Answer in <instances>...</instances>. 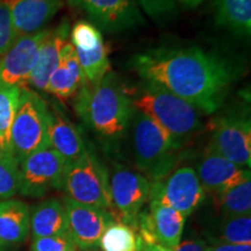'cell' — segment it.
Instances as JSON below:
<instances>
[{"label":"cell","instance_id":"cell-1","mask_svg":"<svg viewBox=\"0 0 251 251\" xmlns=\"http://www.w3.org/2000/svg\"><path fill=\"white\" fill-rule=\"evenodd\" d=\"M130 64L143 81L163 87L203 114L218 111L241 72L231 61L200 47L150 49L134 56Z\"/></svg>","mask_w":251,"mask_h":251},{"label":"cell","instance_id":"cell-2","mask_svg":"<svg viewBox=\"0 0 251 251\" xmlns=\"http://www.w3.org/2000/svg\"><path fill=\"white\" fill-rule=\"evenodd\" d=\"M75 112L100 140L107 144L121 141L131 126L135 108L129 90L112 72L99 83H85L74 97Z\"/></svg>","mask_w":251,"mask_h":251},{"label":"cell","instance_id":"cell-3","mask_svg":"<svg viewBox=\"0 0 251 251\" xmlns=\"http://www.w3.org/2000/svg\"><path fill=\"white\" fill-rule=\"evenodd\" d=\"M129 96L134 108L163 128L177 149L201 129V112L161 86L143 81Z\"/></svg>","mask_w":251,"mask_h":251},{"label":"cell","instance_id":"cell-4","mask_svg":"<svg viewBox=\"0 0 251 251\" xmlns=\"http://www.w3.org/2000/svg\"><path fill=\"white\" fill-rule=\"evenodd\" d=\"M131 127L137 169L152 183L162 180L174 169L178 149L163 128L136 109Z\"/></svg>","mask_w":251,"mask_h":251},{"label":"cell","instance_id":"cell-5","mask_svg":"<svg viewBox=\"0 0 251 251\" xmlns=\"http://www.w3.org/2000/svg\"><path fill=\"white\" fill-rule=\"evenodd\" d=\"M50 148L48 103L29 87L21 89L9 136V150L18 163L31 153Z\"/></svg>","mask_w":251,"mask_h":251},{"label":"cell","instance_id":"cell-6","mask_svg":"<svg viewBox=\"0 0 251 251\" xmlns=\"http://www.w3.org/2000/svg\"><path fill=\"white\" fill-rule=\"evenodd\" d=\"M61 188L69 199L98 207L112 215L107 171L90 149L65 165Z\"/></svg>","mask_w":251,"mask_h":251},{"label":"cell","instance_id":"cell-7","mask_svg":"<svg viewBox=\"0 0 251 251\" xmlns=\"http://www.w3.org/2000/svg\"><path fill=\"white\" fill-rule=\"evenodd\" d=\"M64 158L54 149L46 148L19 162V192L25 197L42 198L62 187Z\"/></svg>","mask_w":251,"mask_h":251},{"label":"cell","instance_id":"cell-8","mask_svg":"<svg viewBox=\"0 0 251 251\" xmlns=\"http://www.w3.org/2000/svg\"><path fill=\"white\" fill-rule=\"evenodd\" d=\"M205 198L206 191L196 170L184 166L162 180L151 183L149 202L171 207L187 218L201 205Z\"/></svg>","mask_w":251,"mask_h":251},{"label":"cell","instance_id":"cell-9","mask_svg":"<svg viewBox=\"0 0 251 251\" xmlns=\"http://www.w3.org/2000/svg\"><path fill=\"white\" fill-rule=\"evenodd\" d=\"M151 183L139 172L126 168H117L109 179V196L112 216L117 222L134 229L137 216L144 203L149 200Z\"/></svg>","mask_w":251,"mask_h":251},{"label":"cell","instance_id":"cell-10","mask_svg":"<svg viewBox=\"0 0 251 251\" xmlns=\"http://www.w3.org/2000/svg\"><path fill=\"white\" fill-rule=\"evenodd\" d=\"M208 149L241 168L250 169V119L224 117L213 121L212 139Z\"/></svg>","mask_w":251,"mask_h":251},{"label":"cell","instance_id":"cell-11","mask_svg":"<svg viewBox=\"0 0 251 251\" xmlns=\"http://www.w3.org/2000/svg\"><path fill=\"white\" fill-rule=\"evenodd\" d=\"M68 219V234L78 249L90 250L99 247L100 238L114 222L108 212L98 207L84 205L68 197L63 198Z\"/></svg>","mask_w":251,"mask_h":251},{"label":"cell","instance_id":"cell-12","mask_svg":"<svg viewBox=\"0 0 251 251\" xmlns=\"http://www.w3.org/2000/svg\"><path fill=\"white\" fill-rule=\"evenodd\" d=\"M103 30L119 33L146 25L135 0H69Z\"/></svg>","mask_w":251,"mask_h":251},{"label":"cell","instance_id":"cell-13","mask_svg":"<svg viewBox=\"0 0 251 251\" xmlns=\"http://www.w3.org/2000/svg\"><path fill=\"white\" fill-rule=\"evenodd\" d=\"M49 30L46 28L33 35L19 37L8 51L0 57V85L27 87L40 48Z\"/></svg>","mask_w":251,"mask_h":251},{"label":"cell","instance_id":"cell-14","mask_svg":"<svg viewBox=\"0 0 251 251\" xmlns=\"http://www.w3.org/2000/svg\"><path fill=\"white\" fill-rule=\"evenodd\" d=\"M196 172L206 192L216 196L250 179V169L241 168L208 148Z\"/></svg>","mask_w":251,"mask_h":251},{"label":"cell","instance_id":"cell-15","mask_svg":"<svg viewBox=\"0 0 251 251\" xmlns=\"http://www.w3.org/2000/svg\"><path fill=\"white\" fill-rule=\"evenodd\" d=\"M11 13L18 37L46 29L49 21L63 7L62 0H1Z\"/></svg>","mask_w":251,"mask_h":251},{"label":"cell","instance_id":"cell-16","mask_svg":"<svg viewBox=\"0 0 251 251\" xmlns=\"http://www.w3.org/2000/svg\"><path fill=\"white\" fill-rule=\"evenodd\" d=\"M48 139L50 148L58 152L67 164L80 157L86 149L79 129L58 102L48 105Z\"/></svg>","mask_w":251,"mask_h":251},{"label":"cell","instance_id":"cell-17","mask_svg":"<svg viewBox=\"0 0 251 251\" xmlns=\"http://www.w3.org/2000/svg\"><path fill=\"white\" fill-rule=\"evenodd\" d=\"M70 28L69 21L63 20L57 27L49 30L48 36L40 48L35 68L28 79L27 87H31L35 92L46 93L50 75L57 67L62 48L70 37Z\"/></svg>","mask_w":251,"mask_h":251},{"label":"cell","instance_id":"cell-18","mask_svg":"<svg viewBox=\"0 0 251 251\" xmlns=\"http://www.w3.org/2000/svg\"><path fill=\"white\" fill-rule=\"evenodd\" d=\"M86 83L75 49L70 41L62 48L59 62L47 84L46 93L51 94L59 100L74 98L81 86Z\"/></svg>","mask_w":251,"mask_h":251},{"label":"cell","instance_id":"cell-19","mask_svg":"<svg viewBox=\"0 0 251 251\" xmlns=\"http://www.w3.org/2000/svg\"><path fill=\"white\" fill-rule=\"evenodd\" d=\"M149 203L147 216L153 236L159 244L172 250L180 243L186 218L171 207L156 202Z\"/></svg>","mask_w":251,"mask_h":251},{"label":"cell","instance_id":"cell-20","mask_svg":"<svg viewBox=\"0 0 251 251\" xmlns=\"http://www.w3.org/2000/svg\"><path fill=\"white\" fill-rule=\"evenodd\" d=\"M30 233V209L17 199L0 201V241L4 246L25 242Z\"/></svg>","mask_w":251,"mask_h":251},{"label":"cell","instance_id":"cell-21","mask_svg":"<svg viewBox=\"0 0 251 251\" xmlns=\"http://www.w3.org/2000/svg\"><path fill=\"white\" fill-rule=\"evenodd\" d=\"M30 233L33 238L68 233L67 213L62 200L49 198L33 207L30 212Z\"/></svg>","mask_w":251,"mask_h":251},{"label":"cell","instance_id":"cell-22","mask_svg":"<svg viewBox=\"0 0 251 251\" xmlns=\"http://www.w3.org/2000/svg\"><path fill=\"white\" fill-rule=\"evenodd\" d=\"M215 25L237 36L251 34V0H218Z\"/></svg>","mask_w":251,"mask_h":251},{"label":"cell","instance_id":"cell-23","mask_svg":"<svg viewBox=\"0 0 251 251\" xmlns=\"http://www.w3.org/2000/svg\"><path fill=\"white\" fill-rule=\"evenodd\" d=\"M75 54H76L77 61L79 63L86 83H99L106 75L111 72L108 48L105 42L93 49H75Z\"/></svg>","mask_w":251,"mask_h":251},{"label":"cell","instance_id":"cell-24","mask_svg":"<svg viewBox=\"0 0 251 251\" xmlns=\"http://www.w3.org/2000/svg\"><path fill=\"white\" fill-rule=\"evenodd\" d=\"M219 209L224 218L251 214V180L218 194Z\"/></svg>","mask_w":251,"mask_h":251},{"label":"cell","instance_id":"cell-25","mask_svg":"<svg viewBox=\"0 0 251 251\" xmlns=\"http://www.w3.org/2000/svg\"><path fill=\"white\" fill-rule=\"evenodd\" d=\"M20 96L21 87L0 85V150H9L11 128Z\"/></svg>","mask_w":251,"mask_h":251},{"label":"cell","instance_id":"cell-26","mask_svg":"<svg viewBox=\"0 0 251 251\" xmlns=\"http://www.w3.org/2000/svg\"><path fill=\"white\" fill-rule=\"evenodd\" d=\"M102 251H136V233L130 226L113 222L100 238Z\"/></svg>","mask_w":251,"mask_h":251},{"label":"cell","instance_id":"cell-27","mask_svg":"<svg viewBox=\"0 0 251 251\" xmlns=\"http://www.w3.org/2000/svg\"><path fill=\"white\" fill-rule=\"evenodd\" d=\"M219 238L222 243L251 244V214L224 218Z\"/></svg>","mask_w":251,"mask_h":251},{"label":"cell","instance_id":"cell-28","mask_svg":"<svg viewBox=\"0 0 251 251\" xmlns=\"http://www.w3.org/2000/svg\"><path fill=\"white\" fill-rule=\"evenodd\" d=\"M19 192V163L9 150H0V201Z\"/></svg>","mask_w":251,"mask_h":251},{"label":"cell","instance_id":"cell-29","mask_svg":"<svg viewBox=\"0 0 251 251\" xmlns=\"http://www.w3.org/2000/svg\"><path fill=\"white\" fill-rule=\"evenodd\" d=\"M70 43L75 49L89 50L102 45L101 31L96 25L85 20H79L70 28Z\"/></svg>","mask_w":251,"mask_h":251},{"label":"cell","instance_id":"cell-30","mask_svg":"<svg viewBox=\"0 0 251 251\" xmlns=\"http://www.w3.org/2000/svg\"><path fill=\"white\" fill-rule=\"evenodd\" d=\"M135 2L156 21H165L177 15L176 0H135Z\"/></svg>","mask_w":251,"mask_h":251},{"label":"cell","instance_id":"cell-31","mask_svg":"<svg viewBox=\"0 0 251 251\" xmlns=\"http://www.w3.org/2000/svg\"><path fill=\"white\" fill-rule=\"evenodd\" d=\"M31 251H78L70 235L68 233L49 237L33 238L30 244Z\"/></svg>","mask_w":251,"mask_h":251},{"label":"cell","instance_id":"cell-32","mask_svg":"<svg viewBox=\"0 0 251 251\" xmlns=\"http://www.w3.org/2000/svg\"><path fill=\"white\" fill-rule=\"evenodd\" d=\"M18 39L9 9L0 0V57L8 51Z\"/></svg>","mask_w":251,"mask_h":251},{"label":"cell","instance_id":"cell-33","mask_svg":"<svg viewBox=\"0 0 251 251\" xmlns=\"http://www.w3.org/2000/svg\"><path fill=\"white\" fill-rule=\"evenodd\" d=\"M171 251H209V246L200 240H186L180 242Z\"/></svg>","mask_w":251,"mask_h":251},{"label":"cell","instance_id":"cell-34","mask_svg":"<svg viewBox=\"0 0 251 251\" xmlns=\"http://www.w3.org/2000/svg\"><path fill=\"white\" fill-rule=\"evenodd\" d=\"M209 251H251V244L219 243L214 247H209Z\"/></svg>","mask_w":251,"mask_h":251},{"label":"cell","instance_id":"cell-35","mask_svg":"<svg viewBox=\"0 0 251 251\" xmlns=\"http://www.w3.org/2000/svg\"><path fill=\"white\" fill-rule=\"evenodd\" d=\"M137 238V237H136ZM136 251H171L168 248L163 247L159 243H146L142 241L137 240Z\"/></svg>","mask_w":251,"mask_h":251},{"label":"cell","instance_id":"cell-36","mask_svg":"<svg viewBox=\"0 0 251 251\" xmlns=\"http://www.w3.org/2000/svg\"><path fill=\"white\" fill-rule=\"evenodd\" d=\"M179 1L183 4L185 7L186 8H190V9H193V8H197L198 6H200L202 4L205 0H179Z\"/></svg>","mask_w":251,"mask_h":251},{"label":"cell","instance_id":"cell-37","mask_svg":"<svg viewBox=\"0 0 251 251\" xmlns=\"http://www.w3.org/2000/svg\"><path fill=\"white\" fill-rule=\"evenodd\" d=\"M4 248H5V246L1 243V241H0V249H4Z\"/></svg>","mask_w":251,"mask_h":251},{"label":"cell","instance_id":"cell-38","mask_svg":"<svg viewBox=\"0 0 251 251\" xmlns=\"http://www.w3.org/2000/svg\"><path fill=\"white\" fill-rule=\"evenodd\" d=\"M0 251H4V249H0Z\"/></svg>","mask_w":251,"mask_h":251}]
</instances>
